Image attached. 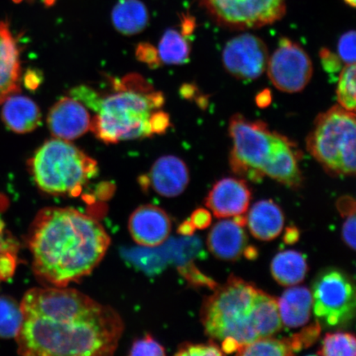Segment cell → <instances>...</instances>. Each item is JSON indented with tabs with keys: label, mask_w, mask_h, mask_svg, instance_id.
Masks as SVG:
<instances>
[{
	"label": "cell",
	"mask_w": 356,
	"mask_h": 356,
	"mask_svg": "<svg viewBox=\"0 0 356 356\" xmlns=\"http://www.w3.org/2000/svg\"><path fill=\"white\" fill-rule=\"evenodd\" d=\"M15 337L26 356L113 355L124 332L121 316L74 289L33 288L21 302Z\"/></svg>",
	"instance_id": "cell-1"
},
{
	"label": "cell",
	"mask_w": 356,
	"mask_h": 356,
	"mask_svg": "<svg viewBox=\"0 0 356 356\" xmlns=\"http://www.w3.org/2000/svg\"><path fill=\"white\" fill-rule=\"evenodd\" d=\"M26 243L35 277L54 287H67L99 266L111 238L95 218L72 208L47 207L35 217Z\"/></svg>",
	"instance_id": "cell-2"
},
{
	"label": "cell",
	"mask_w": 356,
	"mask_h": 356,
	"mask_svg": "<svg viewBox=\"0 0 356 356\" xmlns=\"http://www.w3.org/2000/svg\"><path fill=\"white\" fill-rule=\"evenodd\" d=\"M70 95L95 111L90 130L106 144L153 136L154 115L164 104L161 92L133 88L101 97L91 88L79 86Z\"/></svg>",
	"instance_id": "cell-3"
},
{
	"label": "cell",
	"mask_w": 356,
	"mask_h": 356,
	"mask_svg": "<svg viewBox=\"0 0 356 356\" xmlns=\"http://www.w3.org/2000/svg\"><path fill=\"white\" fill-rule=\"evenodd\" d=\"M258 291L254 284L234 275L218 286L200 311L207 335L220 341L232 338L240 346L259 339L252 320Z\"/></svg>",
	"instance_id": "cell-4"
},
{
	"label": "cell",
	"mask_w": 356,
	"mask_h": 356,
	"mask_svg": "<svg viewBox=\"0 0 356 356\" xmlns=\"http://www.w3.org/2000/svg\"><path fill=\"white\" fill-rule=\"evenodd\" d=\"M31 175L39 189L52 195L78 197L99 173L95 159L68 140H49L29 161Z\"/></svg>",
	"instance_id": "cell-5"
},
{
	"label": "cell",
	"mask_w": 356,
	"mask_h": 356,
	"mask_svg": "<svg viewBox=\"0 0 356 356\" xmlns=\"http://www.w3.org/2000/svg\"><path fill=\"white\" fill-rule=\"evenodd\" d=\"M229 134L232 139L230 167L236 175L258 181L266 169L296 146L282 134L271 131L261 121H250L241 114L231 118Z\"/></svg>",
	"instance_id": "cell-6"
},
{
	"label": "cell",
	"mask_w": 356,
	"mask_h": 356,
	"mask_svg": "<svg viewBox=\"0 0 356 356\" xmlns=\"http://www.w3.org/2000/svg\"><path fill=\"white\" fill-rule=\"evenodd\" d=\"M355 114L334 106L316 119L306 140L309 154L332 176H355Z\"/></svg>",
	"instance_id": "cell-7"
},
{
	"label": "cell",
	"mask_w": 356,
	"mask_h": 356,
	"mask_svg": "<svg viewBox=\"0 0 356 356\" xmlns=\"http://www.w3.org/2000/svg\"><path fill=\"white\" fill-rule=\"evenodd\" d=\"M312 296L316 317L327 326H342L354 318L355 289L343 271L324 270L316 279Z\"/></svg>",
	"instance_id": "cell-8"
},
{
	"label": "cell",
	"mask_w": 356,
	"mask_h": 356,
	"mask_svg": "<svg viewBox=\"0 0 356 356\" xmlns=\"http://www.w3.org/2000/svg\"><path fill=\"white\" fill-rule=\"evenodd\" d=\"M217 24L234 30L259 29L282 19L286 0H200Z\"/></svg>",
	"instance_id": "cell-9"
},
{
	"label": "cell",
	"mask_w": 356,
	"mask_h": 356,
	"mask_svg": "<svg viewBox=\"0 0 356 356\" xmlns=\"http://www.w3.org/2000/svg\"><path fill=\"white\" fill-rule=\"evenodd\" d=\"M266 71L271 83L280 91L296 93L308 86L314 65L304 48L291 40L282 38L269 58Z\"/></svg>",
	"instance_id": "cell-10"
},
{
	"label": "cell",
	"mask_w": 356,
	"mask_h": 356,
	"mask_svg": "<svg viewBox=\"0 0 356 356\" xmlns=\"http://www.w3.org/2000/svg\"><path fill=\"white\" fill-rule=\"evenodd\" d=\"M227 72L236 79L251 81L261 76L269 60L268 49L260 38L241 34L230 40L222 54Z\"/></svg>",
	"instance_id": "cell-11"
},
{
	"label": "cell",
	"mask_w": 356,
	"mask_h": 356,
	"mask_svg": "<svg viewBox=\"0 0 356 356\" xmlns=\"http://www.w3.org/2000/svg\"><path fill=\"white\" fill-rule=\"evenodd\" d=\"M47 124L53 136L69 141L90 130L91 118L81 102L74 97H63L49 111Z\"/></svg>",
	"instance_id": "cell-12"
},
{
	"label": "cell",
	"mask_w": 356,
	"mask_h": 356,
	"mask_svg": "<svg viewBox=\"0 0 356 356\" xmlns=\"http://www.w3.org/2000/svg\"><path fill=\"white\" fill-rule=\"evenodd\" d=\"M128 228L136 243L144 247L154 248L168 238L172 222L163 209L154 204H143L131 213Z\"/></svg>",
	"instance_id": "cell-13"
},
{
	"label": "cell",
	"mask_w": 356,
	"mask_h": 356,
	"mask_svg": "<svg viewBox=\"0 0 356 356\" xmlns=\"http://www.w3.org/2000/svg\"><path fill=\"white\" fill-rule=\"evenodd\" d=\"M252 193L246 181L225 177L216 182L204 203L216 218L244 215L247 212Z\"/></svg>",
	"instance_id": "cell-14"
},
{
	"label": "cell",
	"mask_w": 356,
	"mask_h": 356,
	"mask_svg": "<svg viewBox=\"0 0 356 356\" xmlns=\"http://www.w3.org/2000/svg\"><path fill=\"white\" fill-rule=\"evenodd\" d=\"M144 180L162 197H176L188 188L189 169L180 158L173 155L163 156L156 160L148 177Z\"/></svg>",
	"instance_id": "cell-15"
},
{
	"label": "cell",
	"mask_w": 356,
	"mask_h": 356,
	"mask_svg": "<svg viewBox=\"0 0 356 356\" xmlns=\"http://www.w3.org/2000/svg\"><path fill=\"white\" fill-rule=\"evenodd\" d=\"M19 51L6 22L0 21V104L20 91Z\"/></svg>",
	"instance_id": "cell-16"
},
{
	"label": "cell",
	"mask_w": 356,
	"mask_h": 356,
	"mask_svg": "<svg viewBox=\"0 0 356 356\" xmlns=\"http://www.w3.org/2000/svg\"><path fill=\"white\" fill-rule=\"evenodd\" d=\"M247 245L248 236L243 227L234 220L218 222L208 235L209 250L222 261H237L244 254Z\"/></svg>",
	"instance_id": "cell-17"
},
{
	"label": "cell",
	"mask_w": 356,
	"mask_h": 356,
	"mask_svg": "<svg viewBox=\"0 0 356 356\" xmlns=\"http://www.w3.org/2000/svg\"><path fill=\"white\" fill-rule=\"evenodd\" d=\"M284 216L282 208L273 200L258 202L247 216V225L253 237L261 241H270L282 232Z\"/></svg>",
	"instance_id": "cell-18"
},
{
	"label": "cell",
	"mask_w": 356,
	"mask_h": 356,
	"mask_svg": "<svg viewBox=\"0 0 356 356\" xmlns=\"http://www.w3.org/2000/svg\"><path fill=\"white\" fill-rule=\"evenodd\" d=\"M3 104V121L13 132H32L41 123V111L35 102L28 97L12 95Z\"/></svg>",
	"instance_id": "cell-19"
},
{
	"label": "cell",
	"mask_w": 356,
	"mask_h": 356,
	"mask_svg": "<svg viewBox=\"0 0 356 356\" xmlns=\"http://www.w3.org/2000/svg\"><path fill=\"white\" fill-rule=\"evenodd\" d=\"M280 319L284 326L300 327L308 323L313 308V296L308 288L286 289L277 301Z\"/></svg>",
	"instance_id": "cell-20"
},
{
	"label": "cell",
	"mask_w": 356,
	"mask_h": 356,
	"mask_svg": "<svg viewBox=\"0 0 356 356\" xmlns=\"http://www.w3.org/2000/svg\"><path fill=\"white\" fill-rule=\"evenodd\" d=\"M111 19L120 33L133 35L143 32L149 22V13L140 0H120L115 4Z\"/></svg>",
	"instance_id": "cell-21"
},
{
	"label": "cell",
	"mask_w": 356,
	"mask_h": 356,
	"mask_svg": "<svg viewBox=\"0 0 356 356\" xmlns=\"http://www.w3.org/2000/svg\"><path fill=\"white\" fill-rule=\"evenodd\" d=\"M308 270L305 255L293 250L279 252L270 264L271 275L283 286H293L301 283Z\"/></svg>",
	"instance_id": "cell-22"
},
{
	"label": "cell",
	"mask_w": 356,
	"mask_h": 356,
	"mask_svg": "<svg viewBox=\"0 0 356 356\" xmlns=\"http://www.w3.org/2000/svg\"><path fill=\"white\" fill-rule=\"evenodd\" d=\"M252 320L259 338L273 337L282 330L277 300L259 289L253 307Z\"/></svg>",
	"instance_id": "cell-23"
},
{
	"label": "cell",
	"mask_w": 356,
	"mask_h": 356,
	"mask_svg": "<svg viewBox=\"0 0 356 356\" xmlns=\"http://www.w3.org/2000/svg\"><path fill=\"white\" fill-rule=\"evenodd\" d=\"M159 60L166 65H184L190 59L191 47L185 35L175 29L164 33L159 44Z\"/></svg>",
	"instance_id": "cell-24"
},
{
	"label": "cell",
	"mask_w": 356,
	"mask_h": 356,
	"mask_svg": "<svg viewBox=\"0 0 356 356\" xmlns=\"http://www.w3.org/2000/svg\"><path fill=\"white\" fill-rule=\"evenodd\" d=\"M238 355L289 356L296 355L291 337L277 339L271 337L259 338L239 347Z\"/></svg>",
	"instance_id": "cell-25"
},
{
	"label": "cell",
	"mask_w": 356,
	"mask_h": 356,
	"mask_svg": "<svg viewBox=\"0 0 356 356\" xmlns=\"http://www.w3.org/2000/svg\"><path fill=\"white\" fill-rule=\"evenodd\" d=\"M22 318L24 316L20 304L11 297L0 296V338H15Z\"/></svg>",
	"instance_id": "cell-26"
},
{
	"label": "cell",
	"mask_w": 356,
	"mask_h": 356,
	"mask_svg": "<svg viewBox=\"0 0 356 356\" xmlns=\"http://www.w3.org/2000/svg\"><path fill=\"white\" fill-rule=\"evenodd\" d=\"M317 354L325 356H355V337L350 332L327 333Z\"/></svg>",
	"instance_id": "cell-27"
},
{
	"label": "cell",
	"mask_w": 356,
	"mask_h": 356,
	"mask_svg": "<svg viewBox=\"0 0 356 356\" xmlns=\"http://www.w3.org/2000/svg\"><path fill=\"white\" fill-rule=\"evenodd\" d=\"M355 68V64L346 65L341 71L337 88L338 104L353 113H355L356 106Z\"/></svg>",
	"instance_id": "cell-28"
},
{
	"label": "cell",
	"mask_w": 356,
	"mask_h": 356,
	"mask_svg": "<svg viewBox=\"0 0 356 356\" xmlns=\"http://www.w3.org/2000/svg\"><path fill=\"white\" fill-rule=\"evenodd\" d=\"M320 333H321V325L317 321L291 337L295 353H300L302 349L309 348V346L314 345L318 339Z\"/></svg>",
	"instance_id": "cell-29"
},
{
	"label": "cell",
	"mask_w": 356,
	"mask_h": 356,
	"mask_svg": "<svg viewBox=\"0 0 356 356\" xmlns=\"http://www.w3.org/2000/svg\"><path fill=\"white\" fill-rule=\"evenodd\" d=\"M130 355H149L160 356L165 355L166 350L164 347L150 335H145L142 338H138L133 342L130 350Z\"/></svg>",
	"instance_id": "cell-30"
},
{
	"label": "cell",
	"mask_w": 356,
	"mask_h": 356,
	"mask_svg": "<svg viewBox=\"0 0 356 356\" xmlns=\"http://www.w3.org/2000/svg\"><path fill=\"white\" fill-rule=\"evenodd\" d=\"M222 355H224V353H222L220 347L213 341L204 344H193L186 342V343L178 346L176 353V355L179 356H217Z\"/></svg>",
	"instance_id": "cell-31"
},
{
	"label": "cell",
	"mask_w": 356,
	"mask_h": 356,
	"mask_svg": "<svg viewBox=\"0 0 356 356\" xmlns=\"http://www.w3.org/2000/svg\"><path fill=\"white\" fill-rule=\"evenodd\" d=\"M338 56L345 65L355 64V33L350 31L341 35L338 42Z\"/></svg>",
	"instance_id": "cell-32"
},
{
	"label": "cell",
	"mask_w": 356,
	"mask_h": 356,
	"mask_svg": "<svg viewBox=\"0 0 356 356\" xmlns=\"http://www.w3.org/2000/svg\"><path fill=\"white\" fill-rule=\"evenodd\" d=\"M13 248L0 252V282L11 278L15 274L17 261Z\"/></svg>",
	"instance_id": "cell-33"
},
{
	"label": "cell",
	"mask_w": 356,
	"mask_h": 356,
	"mask_svg": "<svg viewBox=\"0 0 356 356\" xmlns=\"http://www.w3.org/2000/svg\"><path fill=\"white\" fill-rule=\"evenodd\" d=\"M136 55L139 60L145 62L151 67L158 66L159 64V58L158 51L155 50L152 46L148 44H141L137 48Z\"/></svg>",
	"instance_id": "cell-34"
},
{
	"label": "cell",
	"mask_w": 356,
	"mask_h": 356,
	"mask_svg": "<svg viewBox=\"0 0 356 356\" xmlns=\"http://www.w3.org/2000/svg\"><path fill=\"white\" fill-rule=\"evenodd\" d=\"M320 58H321L323 68L327 72L335 73L341 69V60L339 56L334 54L333 52L327 48H323L320 51Z\"/></svg>",
	"instance_id": "cell-35"
},
{
	"label": "cell",
	"mask_w": 356,
	"mask_h": 356,
	"mask_svg": "<svg viewBox=\"0 0 356 356\" xmlns=\"http://www.w3.org/2000/svg\"><path fill=\"white\" fill-rule=\"evenodd\" d=\"M355 213L347 216L342 227V238L347 246L355 250Z\"/></svg>",
	"instance_id": "cell-36"
},
{
	"label": "cell",
	"mask_w": 356,
	"mask_h": 356,
	"mask_svg": "<svg viewBox=\"0 0 356 356\" xmlns=\"http://www.w3.org/2000/svg\"><path fill=\"white\" fill-rule=\"evenodd\" d=\"M190 220L195 229H206L211 225V213L206 209L199 208L193 213Z\"/></svg>",
	"instance_id": "cell-37"
},
{
	"label": "cell",
	"mask_w": 356,
	"mask_h": 356,
	"mask_svg": "<svg viewBox=\"0 0 356 356\" xmlns=\"http://www.w3.org/2000/svg\"><path fill=\"white\" fill-rule=\"evenodd\" d=\"M337 207L338 211L343 217L355 213V202L354 198L346 195L337 200Z\"/></svg>",
	"instance_id": "cell-38"
},
{
	"label": "cell",
	"mask_w": 356,
	"mask_h": 356,
	"mask_svg": "<svg viewBox=\"0 0 356 356\" xmlns=\"http://www.w3.org/2000/svg\"><path fill=\"white\" fill-rule=\"evenodd\" d=\"M41 75L39 73L35 72L33 70L29 71L28 74L25 75V86L30 89H35L41 83Z\"/></svg>",
	"instance_id": "cell-39"
},
{
	"label": "cell",
	"mask_w": 356,
	"mask_h": 356,
	"mask_svg": "<svg viewBox=\"0 0 356 356\" xmlns=\"http://www.w3.org/2000/svg\"><path fill=\"white\" fill-rule=\"evenodd\" d=\"M271 100H273V96H271V92L268 89L262 90L256 97V104L261 108H265L270 106Z\"/></svg>",
	"instance_id": "cell-40"
},
{
	"label": "cell",
	"mask_w": 356,
	"mask_h": 356,
	"mask_svg": "<svg viewBox=\"0 0 356 356\" xmlns=\"http://www.w3.org/2000/svg\"><path fill=\"white\" fill-rule=\"evenodd\" d=\"M300 238V232L296 227H289L284 234V241L289 244L295 243Z\"/></svg>",
	"instance_id": "cell-41"
},
{
	"label": "cell",
	"mask_w": 356,
	"mask_h": 356,
	"mask_svg": "<svg viewBox=\"0 0 356 356\" xmlns=\"http://www.w3.org/2000/svg\"><path fill=\"white\" fill-rule=\"evenodd\" d=\"M195 228L193 224H191V220H186L182 222L180 225L179 229H178V232L182 235L185 236H191L195 233Z\"/></svg>",
	"instance_id": "cell-42"
},
{
	"label": "cell",
	"mask_w": 356,
	"mask_h": 356,
	"mask_svg": "<svg viewBox=\"0 0 356 356\" xmlns=\"http://www.w3.org/2000/svg\"><path fill=\"white\" fill-rule=\"evenodd\" d=\"M195 29V21L191 19H185L184 24H182V34L188 35L193 33Z\"/></svg>",
	"instance_id": "cell-43"
},
{
	"label": "cell",
	"mask_w": 356,
	"mask_h": 356,
	"mask_svg": "<svg viewBox=\"0 0 356 356\" xmlns=\"http://www.w3.org/2000/svg\"><path fill=\"white\" fill-rule=\"evenodd\" d=\"M195 91H197V88L193 86H185L181 89V95L184 96L185 99H191V97H193L195 95Z\"/></svg>",
	"instance_id": "cell-44"
},
{
	"label": "cell",
	"mask_w": 356,
	"mask_h": 356,
	"mask_svg": "<svg viewBox=\"0 0 356 356\" xmlns=\"http://www.w3.org/2000/svg\"><path fill=\"white\" fill-rule=\"evenodd\" d=\"M1 232V231H0ZM8 243L6 241H3L1 236H0V252L4 250V249L6 248H13V245H7Z\"/></svg>",
	"instance_id": "cell-45"
},
{
	"label": "cell",
	"mask_w": 356,
	"mask_h": 356,
	"mask_svg": "<svg viewBox=\"0 0 356 356\" xmlns=\"http://www.w3.org/2000/svg\"><path fill=\"white\" fill-rule=\"evenodd\" d=\"M345 2L353 8L355 7L356 0H345Z\"/></svg>",
	"instance_id": "cell-46"
}]
</instances>
